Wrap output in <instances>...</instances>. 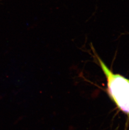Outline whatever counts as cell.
I'll use <instances>...</instances> for the list:
<instances>
[{
  "mask_svg": "<svg viewBox=\"0 0 129 130\" xmlns=\"http://www.w3.org/2000/svg\"><path fill=\"white\" fill-rule=\"evenodd\" d=\"M96 59L106 77L107 93L119 110L129 118V79L114 73L95 53Z\"/></svg>",
  "mask_w": 129,
  "mask_h": 130,
  "instance_id": "6da1fadb",
  "label": "cell"
}]
</instances>
